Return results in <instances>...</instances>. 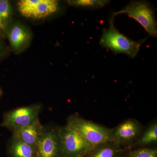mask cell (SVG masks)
Instances as JSON below:
<instances>
[{
	"label": "cell",
	"mask_w": 157,
	"mask_h": 157,
	"mask_svg": "<svg viewBox=\"0 0 157 157\" xmlns=\"http://www.w3.org/2000/svg\"><path fill=\"white\" fill-rule=\"evenodd\" d=\"M17 9L23 17L31 19H44L56 14L60 9L56 0H21Z\"/></svg>",
	"instance_id": "cell-7"
},
{
	"label": "cell",
	"mask_w": 157,
	"mask_h": 157,
	"mask_svg": "<svg viewBox=\"0 0 157 157\" xmlns=\"http://www.w3.org/2000/svg\"><path fill=\"white\" fill-rule=\"evenodd\" d=\"M126 14L135 20L147 32L150 36L157 37V23L153 9L149 3L144 1H132L124 9L114 12L111 17Z\"/></svg>",
	"instance_id": "cell-2"
},
{
	"label": "cell",
	"mask_w": 157,
	"mask_h": 157,
	"mask_svg": "<svg viewBox=\"0 0 157 157\" xmlns=\"http://www.w3.org/2000/svg\"><path fill=\"white\" fill-rule=\"evenodd\" d=\"M110 2L107 0H69L66 2L69 6L88 9H101L107 6Z\"/></svg>",
	"instance_id": "cell-14"
},
{
	"label": "cell",
	"mask_w": 157,
	"mask_h": 157,
	"mask_svg": "<svg viewBox=\"0 0 157 157\" xmlns=\"http://www.w3.org/2000/svg\"><path fill=\"white\" fill-rule=\"evenodd\" d=\"M12 157H36V148L12 137L9 146Z\"/></svg>",
	"instance_id": "cell-11"
},
{
	"label": "cell",
	"mask_w": 157,
	"mask_h": 157,
	"mask_svg": "<svg viewBox=\"0 0 157 157\" xmlns=\"http://www.w3.org/2000/svg\"><path fill=\"white\" fill-rule=\"evenodd\" d=\"M11 49L5 41V37L0 35V63L8 58L11 52Z\"/></svg>",
	"instance_id": "cell-17"
},
{
	"label": "cell",
	"mask_w": 157,
	"mask_h": 157,
	"mask_svg": "<svg viewBox=\"0 0 157 157\" xmlns=\"http://www.w3.org/2000/svg\"><path fill=\"white\" fill-rule=\"evenodd\" d=\"M4 36L9 42L11 51L17 55L25 52L30 46L33 38V34L29 27L14 19L6 25Z\"/></svg>",
	"instance_id": "cell-5"
},
{
	"label": "cell",
	"mask_w": 157,
	"mask_h": 157,
	"mask_svg": "<svg viewBox=\"0 0 157 157\" xmlns=\"http://www.w3.org/2000/svg\"><path fill=\"white\" fill-rule=\"evenodd\" d=\"M128 157H157V150L149 148L137 149L130 151Z\"/></svg>",
	"instance_id": "cell-16"
},
{
	"label": "cell",
	"mask_w": 157,
	"mask_h": 157,
	"mask_svg": "<svg viewBox=\"0 0 157 157\" xmlns=\"http://www.w3.org/2000/svg\"><path fill=\"white\" fill-rule=\"evenodd\" d=\"M3 95V90L2 89V87L0 86V100L2 98V96Z\"/></svg>",
	"instance_id": "cell-19"
},
{
	"label": "cell",
	"mask_w": 157,
	"mask_h": 157,
	"mask_svg": "<svg viewBox=\"0 0 157 157\" xmlns=\"http://www.w3.org/2000/svg\"><path fill=\"white\" fill-rule=\"evenodd\" d=\"M12 13L11 2L8 0H0V19L6 26L13 19Z\"/></svg>",
	"instance_id": "cell-15"
},
{
	"label": "cell",
	"mask_w": 157,
	"mask_h": 157,
	"mask_svg": "<svg viewBox=\"0 0 157 157\" xmlns=\"http://www.w3.org/2000/svg\"><path fill=\"white\" fill-rule=\"evenodd\" d=\"M110 19L109 28L103 29L99 44L115 54H123L131 58H134L147 38L138 41L129 39L115 28L113 18L111 17Z\"/></svg>",
	"instance_id": "cell-1"
},
{
	"label": "cell",
	"mask_w": 157,
	"mask_h": 157,
	"mask_svg": "<svg viewBox=\"0 0 157 157\" xmlns=\"http://www.w3.org/2000/svg\"><path fill=\"white\" fill-rule=\"evenodd\" d=\"M61 156L84 157L94 147L67 124L57 130Z\"/></svg>",
	"instance_id": "cell-4"
},
{
	"label": "cell",
	"mask_w": 157,
	"mask_h": 157,
	"mask_svg": "<svg viewBox=\"0 0 157 157\" xmlns=\"http://www.w3.org/2000/svg\"><path fill=\"white\" fill-rule=\"evenodd\" d=\"M45 129L38 119L29 125L13 131L12 137L36 148L37 142Z\"/></svg>",
	"instance_id": "cell-10"
},
{
	"label": "cell",
	"mask_w": 157,
	"mask_h": 157,
	"mask_svg": "<svg viewBox=\"0 0 157 157\" xmlns=\"http://www.w3.org/2000/svg\"><path fill=\"white\" fill-rule=\"evenodd\" d=\"M67 124L76 130L92 146L109 142L111 129L86 120L78 115L70 116Z\"/></svg>",
	"instance_id": "cell-3"
},
{
	"label": "cell",
	"mask_w": 157,
	"mask_h": 157,
	"mask_svg": "<svg viewBox=\"0 0 157 157\" xmlns=\"http://www.w3.org/2000/svg\"><path fill=\"white\" fill-rule=\"evenodd\" d=\"M157 142V123L154 121L145 129L133 146H147L155 144Z\"/></svg>",
	"instance_id": "cell-13"
},
{
	"label": "cell",
	"mask_w": 157,
	"mask_h": 157,
	"mask_svg": "<svg viewBox=\"0 0 157 157\" xmlns=\"http://www.w3.org/2000/svg\"><path fill=\"white\" fill-rule=\"evenodd\" d=\"M122 152L120 146L107 142L94 147L87 155L88 157H119Z\"/></svg>",
	"instance_id": "cell-12"
},
{
	"label": "cell",
	"mask_w": 157,
	"mask_h": 157,
	"mask_svg": "<svg viewBox=\"0 0 157 157\" xmlns=\"http://www.w3.org/2000/svg\"><path fill=\"white\" fill-rule=\"evenodd\" d=\"M141 129L137 121L127 120L110 130L109 142L119 146L131 143L140 135Z\"/></svg>",
	"instance_id": "cell-8"
},
{
	"label": "cell",
	"mask_w": 157,
	"mask_h": 157,
	"mask_svg": "<svg viewBox=\"0 0 157 157\" xmlns=\"http://www.w3.org/2000/svg\"><path fill=\"white\" fill-rule=\"evenodd\" d=\"M42 106L39 104L18 107L7 111L3 114L1 126L13 132L26 126L39 119Z\"/></svg>",
	"instance_id": "cell-6"
},
{
	"label": "cell",
	"mask_w": 157,
	"mask_h": 157,
	"mask_svg": "<svg viewBox=\"0 0 157 157\" xmlns=\"http://www.w3.org/2000/svg\"><path fill=\"white\" fill-rule=\"evenodd\" d=\"M60 156V150L57 131L45 128L36 145V157Z\"/></svg>",
	"instance_id": "cell-9"
},
{
	"label": "cell",
	"mask_w": 157,
	"mask_h": 157,
	"mask_svg": "<svg viewBox=\"0 0 157 157\" xmlns=\"http://www.w3.org/2000/svg\"><path fill=\"white\" fill-rule=\"evenodd\" d=\"M6 25L4 24L2 20L0 19V35H2L4 36V33H5V30H6Z\"/></svg>",
	"instance_id": "cell-18"
}]
</instances>
